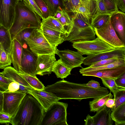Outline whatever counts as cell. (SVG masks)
I'll return each mask as SVG.
<instances>
[{"label":"cell","mask_w":125,"mask_h":125,"mask_svg":"<svg viewBox=\"0 0 125 125\" xmlns=\"http://www.w3.org/2000/svg\"><path fill=\"white\" fill-rule=\"evenodd\" d=\"M44 90L62 99H74L79 101L88 98H96L109 94L107 88L101 86L95 89L85 83H78L63 79L45 87Z\"/></svg>","instance_id":"cell-1"},{"label":"cell","mask_w":125,"mask_h":125,"mask_svg":"<svg viewBox=\"0 0 125 125\" xmlns=\"http://www.w3.org/2000/svg\"><path fill=\"white\" fill-rule=\"evenodd\" d=\"M44 111L35 98L26 94L10 123L13 125H40Z\"/></svg>","instance_id":"cell-2"},{"label":"cell","mask_w":125,"mask_h":125,"mask_svg":"<svg viewBox=\"0 0 125 125\" xmlns=\"http://www.w3.org/2000/svg\"><path fill=\"white\" fill-rule=\"evenodd\" d=\"M41 18L25 6L22 1L18 2L14 21L9 29L12 40L23 29L40 28L42 22Z\"/></svg>","instance_id":"cell-3"},{"label":"cell","mask_w":125,"mask_h":125,"mask_svg":"<svg viewBox=\"0 0 125 125\" xmlns=\"http://www.w3.org/2000/svg\"><path fill=\"white\" fill-rule=\"evenodd\" d=\"M71 19L72 28L69 33L65 36L64 41L73 43L92 40L95 38L94 29L91 24L73 15Z\"/></svg>","instance_id":"cell-4"},{"label":"cell","mask_w":125,"mask_h":125,"mask_svg":"<svg viewBox=\"0 0 125 125\" xmlns=\"http://www.w3.org/2000/svg\"><path fill=\"white\" fill-rule=\"evenodd\" d=\"M67 103L56 102L44 111L40 125H68Z\"/></svg>","instance_id":"cell-5"},{"label":"cell","mask_w":125,"mask_h":125,"mask_svg":"<svg viewBox=\"0 0 125 125\" xmlns=\"http://www.w3.org/2000/svg\"><path fill=\"white\" fill-rule=\"evenodd\" d=\"M30 49L38 56L56 54L58 49L52 46L45 39L40 28L34 29L26 40Z\"/></svg>","instance_id":"cell-6"},{"label":"cell","mask_w":125,"mask_h":125,"mask_svg":"<svg viewBox=\"0 0 125 125\" xmlns=\"http://www.w3.org/2000/svg\"><path fill=\"white\" fill-rule=\"evenodd\" d=\"M73 43V47L82 55L96 54L115 48L98 37L92 40L78 41Z\"/></svg>","instance_id":"cell-7"},{"label":"cell","mask_w":125,"mask_h":125,"mask_svg":"<svg viewBox=\"0 0 125 125\" xmlns=\"http://www.w3.org/2000/svg\"><path fill=\"white\" fill-rule=\"evenodd\" d=\"M16 0H0V21L2 26L9 29L15 18Z\"/></svg>","instance_id":"cell-8"},{"label":"cell","mask_w":125,"mask_h":125,"mask_svg":"<svg viewBox=\"0 0 125 125\" xmlns=\"http://www.w3.org/2000/svg\"><path fill=\"white\" fill-rule=\"evenodd\" d=\"M3 104L2 112L13 117L16 113L20 105L26 94L16 91L3 92Z\"/></svg>","instance_id":"cell-9"},{"label":"cell","mask_w":125,"mask_h":125,"mask_svg":"<svg viewBox=\"0 0 125 125\" xmlns=\"http://www.w3.org/2000/svg\"><path fill=\"white\" fill-rule=\"evenodd\" d=\"M97 37L115 48L125 47V43L118 38L111 24L110 19L98 29H94Z\"/></svg>","instance_id":"cell-10"},{"label":"cell","mask_w":125,"mask_h":125,"mask_svg":"<svg viewBox=\"0 0 125 125\" xmlns=\"http://www.w3.org/2000/svg\"><path fill=\"white\" fill-rule=\"evenodd\" d=\"M38 56L30 50L23 48L20 73L36 76Z\"/></svg>","instance_id":"cell-11"},{"label":"cell","mask_w":125,"mask_h":125,"mask_svg":"<svg viewBox=\"0 0 125 125\" xmlns=\"http://www.w3.org/2000/svg\"><path fill=\"white\" fill-rule=\"evenodd\" d=\"M56 54L66 66L72 69L79 67L82 68L81 64L85 58L78 52L68 49L62 51L58 50Z\"/></svg>","instance_id":"cell-12"},{"label":"cell","mask_w":125,"mask_h":125,"mask_svg":"<svg viewBox=\"0 0 125 125\" xmlns=\"http://www.w3.org/2000/svg\"><path fill=\"white\" fill-rule=\"evenodd\" d=\"M112 58L125 59V47L116 48L98 54L87 55L84 59L83 64L89 66L98 61Z\"/></svg>","instance_id":"cell-13"},{"label":"cell","mask_w":125,"mask_h":125,"mask_svg":"<svg viewBox=\"0 0 125 125\" xmlns=\"http://www.w3.org/2000/svg\"><path fill=\"white\" fill-rule=\"evenodd\" d=\"M97 11L96 0H83L73 15L91 24Z\"/></svg>","instance_id":"cell-14"},{"label":"cell","mask_w":125,"mask_h":125,"mask_svg":"<svg viewBox=\"0 0 125 125\" xmlns=\"http://www.w3.org/2000/svg\"><path fill=\"white\" fill-rule=\"evenodd\" d=\"M28 94L33 96L46 111L53 103L61 100L50 93L43 90L27 87Z\"/></svg>","instance_id":"cell-15"},{"label":"cell","mask_w":125,"mask_h":125,"mask_svg":"<svg viewBox=\"0 0 125 125\" xmlns=\"http://www.w3.org/2000/svg\"><path fill=\"white\" fill-rule=\"evenodd\" d=\"M55 54H45L38 56L37 75H41L51 74L56 61Z\"/></svg>","instance_id":"cell-16"},{"label":"cell","mask_w":125,"mask_h":125,"mask_svg":"<svg viewBox=\"0 0 125 125\" xmlns=\"http://www.w3.org/2000/svg\"><path fill=\"white\" fill-rule=\"evenodd\" d=\"M125 73V65L112 68L90 71L82 73L83 76L97 77L100 78L115 79Z\"/></svg>","instance_id":"cell-17"},{"label":"cell","mask_w":125,"mask_h":125,"mask_svg":"<svg viewBox=\"0 0 125 125\" xmlns=\"http://www.w3.org/2000/svg\"><path fill=\"white\" fill-rule=\"evenodd\" d=\"M112 25L120 39L125 43V14L119 11L112 14L110 18Z\"/></svg>","instance_id":"cell-18"},{"label":"cell","mask_w":125,"mask_h":125,"mask_svg":"<svg viewBox=\"0 0 125 125\" xmlns=\"http://www.w3.org/2000/svg\"><path fill=\"white\" fill-rule=\"evenodd\" d=\"M40 28L45 39L52 46L57 47L64 41L65 35L61 32L41 24Z\"/></svg>","instance_id":"cell-19"},{"label":"cell","mask_w":125,"mask_h":125,"mask_svg":"<svg viewBox=\"0 0 125 125\" xmlns=\"http://www.w3.org/2000/svg\"><path fill=\"white\" fill-rule=\"evenodd\" d=\"M23 46L16 38L12 41L10 56L14 68L19 73H21V62Z\"/></svg>","instance_id":"cell-20"},{"label":"cell","mask_w":125,"mask_h":125,"mask_svg":"<svg viewBox=\"0 0 125 125\" xmlns=\"http://www.w3.org/2000/svg\"><path fill=\"white\" fill-rule=\"evenodd\" d=\"M111 108L104 105L92 116L94 125H112L114 121L111 116Z\"/></svg>","instance_id":"cell-21"},{"label":"cell","mask_w":125,"mask_h":125,"mask_svg":"<svg viewBox=\"0 0 125 125\" xmlns=\"http://www.w3.org/2000/svg\"><path fill=\"white\" fill-rule=\"evenodd\" d=\"M0 73L5 77L13 81L17 82L20 84L32 88L19 73L12 67L8 66L6 67L4 69L3 71Z\"/></svg>","instance_id":"cell-22"},{"label":"cell","mask_w":125,"mask_h":125,"mask_svg":"<svg viewBox=\"0 0 125 125\" xmlns=\"http://www.w3.org/2000/svg\"><path fill=\"white\" fill-rule=\"evenodd\" d=\"M72 69L66 66L60 59L54 63L52 72L58 78L63 79L71 74Z\"/></svg>","instance_id":"cell-23"},{"label":"cell","mask_w":125,"mask_h":125,"mask_svg":"<svg viewBox=\"0 0 125 125\" xmlns=\"http://www.w3.org/2000/svg\"><path fill=\"white\" fill-rule=\"evenodd\" d=\"M113 96L110 93L107 95L96 98H94L92 100L89 102L90 111L91 112H96L104 105L108 100L112 98Z\"/></svg>","instance_id":"cell-24"},{"label":"cell","mask_w":125,"mask_h":125,"mask_svg":"<svg viewBox=\"0 0 125 125\" xmlns=\"http://www.w3.org/2000/svg\"><path fill=\"white\" fill-rule=\"evenodd\" d=\"M111 116L115 125H125V103L111 111Z\"/></svg>","instance_id":"cell-25"},{"label":"cell","mask_w":125,"mask_h":125,"mask_svg":"<svg viewBox=\"0 0 125 125\" xmlns=\"http://www.w3.org/2000/svg\"><path fill=\"white\" fill-rule=\"evenodd\" d=\"M41 25L59 31L65 35H66L65 30L60 22L52 16H49L47 18L42 20Z\"/></svg>","instance_id":"cell-26"},{"label":"cell","mask_w":125,"mask_h":125,"mask_svg":"<svg viewBox=\"0 0 125 125\" xmlns=\"http://www.w3.org/2000/svg\"><path fill=\"white\" fill-rule=\"evenodd\" d=\"M112 14L96 12L91 20V26L94 29L101 27L109 21Z\"/></svg>","instance_id":"cell-27"},{"label":"cell","mask_w":125,"mask_h":125,"mask_svg":"<svg viewBox=\"0 0 125 125\" xmlns=\"http://www.w3.org/2000/svg\"><path fill=\"white\" fill-rule=\"evenodd\" d=\"M12 41L9 29L1 26L0 27V42L10 54Z\"/></svg>","instance_id":"cell-28"},{"label":"cell","mask_w":125,"mask_h":125,"mask_svg":"<svg viewBox=\"0 0 125 125\" xmlns=\"http://www.w3.org/2000/svg\"><path fill=\"white\" fill-rule=\"evenodd\" d=\"M124 65H125V59H118L113 62L101 66L94 68L82 67L80 69L79 72L82 74L84 72L112 68Z\"/></svg>","instance_id":"cell-29"},{"label":"cell","mask_w":125,"mask_h":125,"mask_svg":"<svg viewBox=\"0 0 125 125\" xmlns=\"http://www.w3.org/2000/svg\"><path fill=\"white\" fill-rule=\"evenodd\" d=\"M46 4L49 12V16H53L58 7L64 9L65 2L64 0H43Z\"/></svg>","instance_id":"cell-30"},{"label":"cell","mask_w":125,"mask_h":125,"mask_svg":"<svg viewBox=\"0 0 125 125\" xmlns=\"http://www.w3.org/2000/svg\"><path fill=\"white\" fill-rule=\"evenodd\" d=\"M19 73L32 88L39 90L44 89L45 86L36 76L25 73Z\"/></svg>","instance_id":"cell-31"},{"label":"cell","mask_w":125,"mask_h":125,"mask_svg":"<svg viewBox=\"0 0 125 125\" xmlns=\"http://www.w3.org/2000/svg\"><path fill=\"white\" fill-rule=\"evenodd\" d=\"M11 63L10 53L5 50L3 44L0 42V69L10 66Z\"/></svg>","instance_id":"cell-32"},{"label":"cell","mask_w":125,"mask_h":125,"mask_svg":"<svg viewBox=\"0 0 125 125\" xmlns=\"http://www.w3.org/2000/svg\"><path fill=\"white\" fill-rule=\"evenodd\" d=\"M57 19L60 22L65 30L66 32V35L68 34L70 32L72 27L71 19L65 9L62 10L61 16Z\"/></svg>","instance_id":"cell-33"},{"label":"cell","mask_w":125,"mask_h":125,"mask_svg":"<svg viewBox=\"0 0 125 125\" xmlns=\"http://www.w3.org/2000/svg\"><path fill=\"white\" fill-rule=\"evenodd\" d=\"M113 94L115 105L111 108V112L125 103V89L118 88Z\"/></svg>","instance_id":"cell-34"},{"label":"cell","mask_w":125,"mask_h":125,"mask_svg":"<svg viewBox=\"0 0 125 125\" xmlns=\"http://www.w3.org/2000/svg\"><path fill=\"white\" fill-rule=\"evenodd\" d=\"M34 29L27 28L20 31L16 36L15 38L20 43L23 47L26 44V40L30 36Z\"/></svg>","instance_id":"cell-35"},{"label":"cell","mask_w":125,"mask_h":125,"mask_svg":"<svg viewBox=\"0 0 125 125\" xmlns=\"http://www.w3.org/2000/svg\"><path fill=\"white\" fill-rule=\"evenodd\" d=\"M83 0H68L65 2L64 9L67 12L75 13Z\"/></svg>","instance_id":"cell-36"},{"label":"cell","mask_w":125,"mask_h":125,"mask_svg":"<svg viewBox=\"0 0 125 125\" xmlns=\"http://www.w3.org/2000/svg\"><path fill=\"white\" fill-rule=\"evenodd\" d=\"M22 2L30 10L38 15L43 19L41 11L34 0H23Z\"/></svg>","instance_id":"cell-37"},{"label":"cell","mask_w":125,"mask_h":125,"mask_svg":"<svg viewBox=\"0 0 125 125\" xmlns=\"http://www.w3.org/2000/svg\"><path fill=\"white\" fill-rule=\"evenodd\" d=\"M101 79L103 84L109 89L113 94L119 88L115 83V79L111 78Z\"/></svg>","instance_id":"cell-38"},{"label":"cell","mask_w":125,"mask_h":125,"mask_svg":"<svg viewBox=\"0 0 125 125\" xmlns=\"http://www.w3.org/2000/svg\"><path fill=\"white\" fill-rule=\"evenodd\" d=\"M108 13L112 14L119 11L116 2V0H103Z\"/></svg>","instance_id":"cell-39"},{"label":"cell","mask_w":125,"mask_h":125,"mask_svg":"<svg viewBox=\"0 0 125 125\" xmlns=\"http://www.w3.org/2000/svg\"><path fill=\"white\" fill-rule=\"evenodd\" d=\"M41 10L43 19L49 16V12L47 6L43 0H34Z\"/></svg>","instance_id":"cell-40"},{"label":"cell","mask_w":125,"mask_h":125,"mask_svg":"<svg viewBox=\"0 0 125 125\" xmlns=\"http://www.w3.org/2000/svg\"><path fill=\"white\" fill-rule=\"evenodd\" d=\"M2 75L0 73V90L4 92L7 91L9 84L13 82Z\"/></svg>","instance_id":"cell-41"},{"label":"cell","mask_w":125,"mask_h":125,"mask_svg":"<svg viewBox=\"0 0 125 125\" xmlns=\"http://www.w3.org/2000/svg\"><path fill=\"white\" fill-rule=\"evenodd\" d=\"M118 59L116 58H112L101 60L94 63L88 67L94 68L103 66L113 62Z\"/></svg>","instance_id":"cell-42"},{"label":"cell","mask_w":125,"mask_h":125,"mask_svg":"<svg viewBox=\"0 0 125 125\" xmlns=\"http://www.w3.org/2000/svg\"><path fill=\"white\" fill-rule=\"evenodd\" d=\"M96 5L97 12L102 13L109 14L107 11L103 0H96Z\"/></svg>","instance_id":"cell-43"},{"label":"cell","mask_w":125,"mask_h":125,"mask_svg":"<svg viewBox=\"0 0 125 125\" xmlns=\"http://www.w3.org/2000/svg\"><path fill=\"white\" fill-rule=\"evenodd\" d=\"M115 81L119 88L125 89V73L115 79Z\"/></svg>","instance_id":"cell-44"},{"label":"cell","mask_w":125,"mask_h":125,"mask_svg":"<svg viewBox=\"0 0 125 125\" xmlns=\"http://www.w3.org/2000/svg\"><path fill=\"white\" fill-rule=\"evenodd\" d=\"M11 117L7 114L2 112H0V124L10 123Z\"/></svg>","instance_id":"cell-45"},{"label":"cell","mask_w":125,"mask_h":125,"mask_svg":"<svg viewBox=\"0 0 125 125\" xmlns=\"http://www.w3.org/2000/svg\"><path fill=\"white\" fill-rule=\"evenodd\" d=\"M19 88V84L17 82L13 81L9 84L7 91L11 92H15L18 90Z\"/></svg>","instance_id":"cell-46"},{"label":"cell","mask_w":125,"mask_h":125,"mask_svg":"<svg viewBox=\"0 0 125 125\" xmlns=\"http://www.w3.org/2000/svg\"><path fill=\"white\" fill-rule=\"evenodd\" d=\"M117 7L123 12H125V0H116Z\"/></svg>","instance_id":"cell-47"},{"label":"cell","mask_w":125,"mask_h":125,"mask_svg":"<svg viewBox=\"0 0 125 125\" xmlns=\"http://www.w3.org/2000/svg\"><path fill=\"white\" fill-rule=\"evenodd\" d=\"M86 85L89 87L95 89L101 87L98 82L93 80L89 81Z\"/></svg>","instance_id":"cell-48"},{"label":"cell","mask_w":125,"mask_h":125,"mask_svg":"<svg viewBox=\"0 0 125 125\" xmlns=\"http://www.w3.org/2000/svg\"><path fill=\"white\" fill-rule=\"evenodd\" d=\"M85 125H94V121L92 116L88 114L86 119L84 120Z\"/></svg>","instance_id":"cell-49"},{"label":"cell","mask_w":125,"mask_h":125,"mask_svg":"<svg viewBox=\"0 0 125 125\" xmlns=\"http://www.w3.org/2000/svg\"><path fill=\"white\" fill-rule=\"evenodd\" d=\"M115 105V100L114 98H110L106 101L105 105L107 107L111 108Z\"/></svg>","instance_id":"cell-50"},{"label":"cell","mask_w":125,"mask_h":125,"mask_svg":"<svg viewBox=\"0 0 125 125\" xmlns=\"http://www.w3.org/2000/svg\"><path fill=\"white\" fill-rule=\"evenodd\" d=\"M62 9L60 7H58L55 14L52 17L56 19L59 18L61 16Z\"/></svg>","instance_id":"cell-51"},{"label":"cell","mask_w":125,"mask_h":125,"mask_svg":"<svg viewBox=\"0 0 125 125\" xmlns=\"http://www.w3.org/2000/svg\"><path fill=\"white\" fill-rule=\"evenodd\" d=\"M3 91H0V112L2 111L3 104Z\"/></svg>","instance_id":"cell-52"},{"label":"cell","mask_w":125,"mask_h":125,"mask_svg":"<svg viewBox=\"0 0 125 125\" xmlns=\"http://www.w3.org/2000/svg\"><path fill=\"white\" fill-rule=\"evenodd\" d=\"M18 1H21L22 2L23 1V0H16Z\"/></svg>","instance_id":"cell-53"},{"label":"cell","mask_w":125,"mask_h":125,"mask_svg":"<svg viewBox=\"0 0 125 125\" xmlns=\"http://www.w3.org/2000/svg\"><path fill=\"white\" fill-rule=\"evenodd\" d=\"M1 26H2V25L1 24V23L0 22V27H1Z\"/></svg>","instance_id":"cell-54"},{"label":"cell","mask_w":125,"mask_h":125,"mask_svg":"<svg viewBox=\"0 0 125 125\" xmlns=\"http://www.w3.org/2000/svg\"><path fill=\"white\" fill-rule=\"evenodd\" d=\"M65 2H66L68 0H64Z\"/></svg>","instance_id":"cell-55"},{"label":"cell","mask_w":125,"mask_h":125,"mask_svg":"<svg viewBox=\"0 0 125 125\" xmlns=\"http://www.w3.org/2000/svg\"></svg>","instance_id":"cell-56"}]
</instances>
